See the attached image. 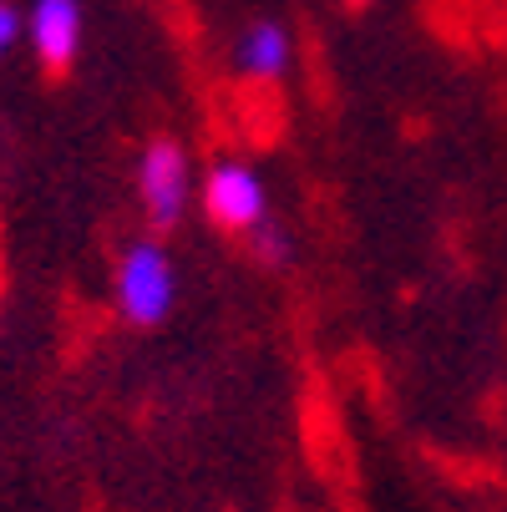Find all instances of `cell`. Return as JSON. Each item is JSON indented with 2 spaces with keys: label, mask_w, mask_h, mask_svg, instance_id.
Instances as JSON below:
<instances>
[{
  "label": "cell",
  "mask_w": 507,
  "mask_h": 512,
  "mask_svg": "<svg viewBox=\"0 0 507 512\" xmlns=\"http://www.w3.org/2000/svg\"><path fill=\"white\" fill-rule=\"evenodd\" d=\"M198 193H203V213H208L219 229H229V234H254L264 218H269L264 178H259L249 163H234V158L213 163Z\"/></svg>",
  "instance_id": "3957f363"
},
{
  "label": "cell",
  "mask_w": 507,
  "mask_h": 512,
  "mask_svg": "<svg viewBox=\"0 0 507 512\" xmlns=\"http://www.w3.org/2000/svg\"><path fill=\"white\" fill-rule=\"evenodd\" d=\"M137 198H142V213H148L153 229H178V218L188 213V198H193V168H188L183 142L158 137V142L142 148V158H137Z\"/></svg>",
  "instance_id": "7a4b0ae2"
},
{
  "label": "cell",
  "mask_w": 507,
  "mask_h": 512,
  "mask_svg": "<svg viewBox=\"0 0 507 512\" xmlns=\"http://www.w3.org/2000/svg\"><path fill=\"white\" fill-rule=\"evenodd\" d=\"M350 6H371V0H350Z\"/></svg>",
  "instance_id": "ba28073f"
},
{
  "label": "cell",
  "mask_w": 507,
  "mask_h": 512,
  "mask_svg": "<svg viewBox=\"0 0 507 512\" xmlns=\"http://www.w3.org/2000/svg\"><path fill=\"white\" fill-rule=\"evenodd\" d=\"M289 61H295V41H289V31L279 21H254L234 41V71L249 82H279Z\"/></svg>",
  "instance_id": "5b68a950"
},
{
  "label": "cell",
  "mask_w": 507,
  "mask_h": 512,
  "mask_svg": "<svg viewBox=\"0 0 507 512\" xmlns=\"http://www.w3.org/2000/svg\"><path fill=\"white\" fill-rule=\"evenodd\" d=\"M249 254H254L264 269H284L289 259H295V239H289V229H284V224L264 218V224L249 234Z\"/></svg>",
  "instance_id": "8992f818"
},
{
  "label": "cell",
  "mask_w": 507,
  "mask_h": 512,
  "mask_svg": "<svg viewBox=\"0 0 507 512\" xmlns=\"http://www.w3.org/2000/svg\"><path fill=\"white\" fill-rule=\"evenodd\" d=\"M26 41L46 71H66L82 51V0H36L26 11Z\"/></svg>",
  "instance_id": "277c9868"
},
{
  "label": "cell",
  "mask_w": 507,
  "mask_h": 512,
  "mask_svg": "<svg viewBox=\"0 0 507 512\" xmlns=\"http://www.w3.org/2000/svg\"><path fill=\"white\" fill-rule=\"evenodd\" d=\"M117 315L127 325H158L178 300V269L158 239H132L117 259Z\"/></svg>",
  "instance_id": "6da1fadb"
},
{
  "label": "cell",
  "mask_w": 507,
  "mask_h": 512,
  "mask_svg": "<svg viewBox=\"0 0 507 512\" xmlns=\"http://www.w3.org/2000/svg\"><path fill=\"white\" fill-rule=\"evenodd\" d=\"M21 36H26V16L11 6V0H0V56H6Z\"/></svg>",
  "instance_id": "52a82bcc"
}]
</instances>
